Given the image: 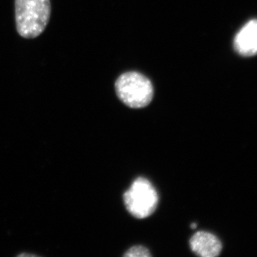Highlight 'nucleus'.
Wrapping results in <instances>:
<instances>
[{
    "label": "nucleus",
    "instance_id": "obj_1",
    "mask_svg": "<svg viewBox=\"0 0 257 257\" xmlns=\"http://www.w3.org/2000/svg\"><path fill=\"white\" fill-rule=\"evenodd\" d=\"M50 16V0H15L17 31L23 38L30 40L42 35Z\"/></svg>",
    "mask_w": 257,
    "mask_h": 257
},
{
    "label": "nucleus",
    "instance_id": "obj_2",
    "mask_svg": "<svg viewBox=\"0 0 257 257\" xmlns=\"http://www.w3.org/2000/svg\"><path fill=\"white\" fill-rule=\"evenodd\" d=\"M116 94L128 107L140 109L151 102L154 88L150 79L138 72H126L115 83Z\"/></svg>",
    "mask_w": 257,
    "mask_h": 257
},
{
    "label": "nucleus",
    "instance_id": "obj_3",
    "mask_svg": "<svg viewBox=\"0 0 257 257\" xmlns=\"http://www.w3.org/2000/svg\"><path fill=\"white\" fill-rule=\"evenodd\" d=\"M126 209L135 218L145 219L156 210L159 196L151 182L144 177L135 179L131 187L124 192Z\"/></svg>",
    "mask_w": 257,
    "mask_h": 257
},
{
    "label": "nucleus",
    "instance_id": "obj_4",
    "mask_svg": "<svg viewBox=\"0 0 257 257\" xmlns=\"http://www.w3.org/2000/svg\"><path fill=\"white\" fill-rule=\"evenodd\" d=\"M193 252L202 257H216L220 254L222 243L215 235L207 231H199L189 240Z\"/></svg>",
    "mask_w": 257,
    "mask_h": 257
},
{
    "label": "nucleus",
    "instance_id": "obj_5",
    "mask_svg": "<svg viewBox=\"0 0 257 257\" xmlns=\"http://www.w3.org/2000/svg\"><path fill=\"white\" fill-rule=\"evenodd\" d=\"M234 48L243 57L257 55V20L248 22L234 38Z\"/></svg>",
    "mask_w": 257,
    "mask_h": 257
},
{
    "label": "nucleus",
    "instance_id": "obj_6",
    "mask_svg": "<svg viewBox=\"0 0 257 257\" xmlns=\"http://www.w3.org/2000/svg\"><path fill=\"white\" fill-rule=\"evenodd\" d=\"M125 257H151L152 254L148 248L145 246L139 245V246H133L128 249L124 254Z\"/></svg>",
    "mask_w": 257,
    "mask_h": 257
},
{
    "label": "nucleus",
    "instance_id": "obj_7",
    "mask_svg": "<svg viewBox=\"0 0 257 257\" xmlns=\"http://www.w3.org/2000/svg\"><path fill=\"white\" fill-rule=\"evenodd\" d=\"M197 224H196V223H192V224H191V228H192V229H196L197 228Z\"/></svg>",
    "mask_w": 257,
    "mask_h": 257
}]
</instances>
